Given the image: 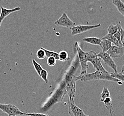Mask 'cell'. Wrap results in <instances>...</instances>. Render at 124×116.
<instances>
[{
  "mask_svg": "<svg viewBox=\"0 0 124 116\" xmlns=\"http://www.w3.org/2000/svg\"><path fill=\"white\" fill-rule=\"evenodd\" d=\"M108 34L114 35L118 31V27L116 25H114L111 24L108 27Z\"/></svg>",
  "mask_w": 124,
  "mask_h": 116,
  "instance_id": "d6986e66",
  "label": "cell"
},
{
  "mask_svg": "<svg viewBox=\"0 0 124 116\" xmlns=\"http://www.w3.org/2000/svg\"><path fill=\"white\" fill-rule=\"evenodd\" d=\"M56 60L54 57H49L47 59V63L50 66H54L56 63Z\"/></svg>",
  "mask_w": 124,
  "mask_h": 116,
  "instance_id": "484cf974",
  "label": "cell"
},
{
  "mask_svg": "<svg viewBox=\"0 0 124 116\" xmlns=\"http://www.w3.org/2000/svg\"><path fill=\"white\" fill-rule=\"evenodd\" d=\"M108 54H109L112 58H117L123 56L124 54V46L119 47L116 46H113L107 51Z\"/></svg>",
  "mask_w": 124,
  "mask_h": 116,
  "instance_id": "30bf717a",
  "label": "cell"
},
{
  "mask_svg": "<svg viewBox=\"0 0 124 116\" xmlns=\"http://www.w3.org/2000/svg\"><path fill=\"white\" fill-rule=\"evenodd\" d=\"M110 92L108 90V88L106 87H104L102 91L101 95V101L102 102H103L105 99L108 97H110Z\"/></svg>",
  "mask_w": 124,
  "mask_h": 116,
  "instance_id": "ac0fdd59",
  "label": "cell"
},
{
  "mask_svg": "<svg viewBox=\"0 0 124 116\" xmlns=\"http://www.w3.org/2000/svg\"><path fill=\"white\" fill-rule=\"evenodd\" d=\"M103 102L104 103V105L106 108L109 111V113L111 116H113V114L114 113V109L113 107V101L111 97H108L105 99Z\"/></svg>",
  "mask_w": 124,
  "mask_h": 116,
  "instance_id": "7c38bea8",
  "label": "cell"
},
{
  "mask_svg": "<svg viewBox=\"0 0 124 116\" xmlns=\"http://www.w3.org/2000/svg\"><path fill=\"white\" fill-rule=\"evenodd\" d=\"M0 110L6 113L8 116L26 115V113H23L14 105L10 104H0Z\"/></svg>",
  "mask_w": 124,
  "mask_h": 116,
  "instance_id": "5b68a950",
  "label": "cell"
},
{
  "mask_svg": "<svg viewBox=\"0 0 124 116\" xmlns=\"http://www.w3.org/2000/svg\"><path fill=\"white\" fill-rule=\"evenodd\" d=\"M79 79L82 81L87 82L94 80H105L110 81L118 83L120 80L111 76V72H109L105 69L104 70H96L95 72L92 73H87L85 75H79Z\"/></svg>",
  "mask_w": 124,
  "mask_h": 116,
  "instance_id": "6da1fadb",
  "label": "cell"
},
{
  "mask_svg": "<svg viewBox=\"0 0 124 116\" xmlns=\"http://www.w3.org/2000/svg\"><path fill=\"white\" fill-rule=\"evenodd\" d=\"M0 27L1 26V24L3 20L5 19L8 15L11 13H14L15 12L21 10V8L19 7H17L14 8V9H7L3 7L2 6L0 7Z\"/></svg>",
  "mask_w": 124,
  "mask_h": 116,
  "instance_id": "8fae6325",
  "label": "cell"
},
{
  "mask_svg": "<svg viewBox=\"0 0 124 116\" xmlns=\"http://www.w3.org/2000/svg\"><path fill=\"white\" fill-rule=\"evenodd\" d=\"M68 113L70 116H89L85 113L82 109L77 106L74 99H68Z\"/></svg>",
  "mask_w": 124,
  "mask_h": 116,
  "instance_id": "8992f818",
  "label": "cell"
},
{
  "mask_svg": "<svg viewBox=\"0 0 124 116\" xmlns=\"http://www.w3.org/2000/svg\"><path fill=\"white\" fill-rule=\"evenodd\" d=\"M101 26V24H99L97 25H92V26L78 25L77 26H74L70 29L71 31V34L72 35H75L76 34H81L82 33L90 31L91 30L99 28Z\"/></svg>",
  "mask_w": 124,
  "mask_h": 116,
  "instance_id": "9c48e42d",
  "label": "cell"
},
{
  "mask_svg": "<svg viewBox=\"0 0 124 116\" xmlns=\"http://www.w3.org/2000/svg\"><path fill=\"white\" fill-rule=\"evenodd\" d=\"M36 55L38 59L42 60L46 57L45 52L41 48H40V49L37 51Z\"/></svg>",
  "mask_w": 124,
  "mask_h": 116,
  "instance_id": "cb8c5ba5",
  "label": "cell"
},
{
  "mask_svg": "<svg viewBox=\"0 0 124 116\" xmlns=\"http://www.w3.org/2000/svg\"><path fill=\"white\" fill-rule=\"evenodd\" d=\"M67 94L66 90V85L62 88L58 89L42 105L41 108V111L42 113H46L51 108L53 105L57 103L61 102L63 99L65 94Z\"/></svg>",
  "mask_w": 124,
  "mask_h": 116,
  "instance_id": "7a4b0ae2",
  "label": "cell"
},
{
  "mask_svg": "<svg viewBox=\"0 0 124 116\" xmlns=\"http://www.w3.org/2000/svg\"><path fill=\"white\" fill-rule=\"evenodd\" d=\"M59 60L61 61H66L69 59L68 54L64 51H61L59 53Z\"/></svg>",
  "mask_w": 124,
  "mask_h": 116,
  "instance_id": "ffe728a7",
  "label": "cell"
},
{
  "mask_svg": "<svg viewBox=\"0 0 124 116\" xmlns=\"http://www.w3.org/2000/svg\"><path fill=\"white\" fill-rule=\"evenodd\" d=\"M41 48L45 52L46 57L47 58L49 57H54L56 60H59V53L54 51H49L43 47H41Z\"/></svg>",
  "mask_w": 124,
  "mask_h": 116,
  "instance_id": "e0dca14e",
  "label": "cell"
},
{
  "mask_svg": "<svg viewBox=\"0 0 124 116\" xmlns=\"http://www.w3.org/2000/svg\"><path fill=\"white\" fill-rule=\"evenodd\" d=\"M101 39L108 40L111 43H113L115 44V46L121 47L119 45V44L117 40L116 39V38L113 35H111V34H108L105 36H104V37H103V38H102Z\"/></svg>",
  "mask_w": 124,
  "mask_h": 116,
  "instance_id": "2e32d148",
  "label": "cell"
},
{
  "mask_svg": "<svg viewBox=\"0 0 124 116\" xmlns=\"http://www.w3.org/2000/svg\"><path fill=\"white\" fill-rule=\"evenodd\" d=\"M119 85H121L122 84V82L121 81H119L118 83H117Z\"/></svg>",
  "mask_w": 124,
  "mask_h": 116,
  "instance_id": "f1b7e54d",
  "label": "cell"
},
{
  "mask_svg": "<svg viewBox=\"0 0 124 116\" xmlns=\"http://www.w3.org/2000/svg\"><path fill=\"white\" fill-rule=\"evenodd\" d=\"M26 116H49L47 114H45L44 113H26Z\"/></svg>",
  "mask_w": 124,
  "mask_h": 116,
  "instance_id": "4316f807",
  "label": "cell"
},
{
  "mask_svg": "<svg viewBox=\"0 0 124 116\" xmlns=\"http://www.w3.org/2000/svg\"><path fill=\"white\" fill-rule=\"evenodd\" d=\"M111 75L113 78L118 79L122 82H124V74L122 73H111Z\"/></svg>",
  "mask_w": 124,
  "mask_h": 116,
  "instance_id": "603a6c76",
  "label": "cell"
},
{
  "mask_svg": "<svg viewBox=\"0 0 124 116\" xmlns=\"http://www.w3.org/2000/svg\"><path fill=\"white\" fill-rule=\"evenodd\" d=\"M116 25L118 27L119 31L120 33V36H121V42L122 43L123 46H124V29L122 28L121 25V23L120 21L118 24H116Z\"/></svg>",
  "mask_w": 124,
  "mask_h": 116,
  "instance_id": "7402d4cb",
  "label": "cell"
},
{
  "mask_svg": "<svg viewBox=\"0 0 124 116\" xmlns=\"http://www.w3.org/2000/svg\"><path fill=\"white\" fill-rule=\"evenodd\" d=\"M124 72V64L122 66V68H121V73H123Z\"/></svg>",
  "mask_w": 124,
  "mask_h": 116,
  "instance_id": "83f0119b",
  "label": "cell"
},
{
  "mask_svg": "<svg viewBox=\"0 0 124 116\" xmlns=\"http://www.w3.org/2000/svg\"><path fill=\"white\" fill-rule=\"evenodd\" d=\"M79 80L78 77L72 74L68 73L65 77L66 90L68 94V99H74L76 93V82Z\"/></svg>",
  "mask_w": 124,
  "mask_h": 116,
  "instance_id": "3957f363",
  "label": "cell"
},
{
  "mask_svg": "<svg viewBox=\"0 0 124 116\" xmlns=\"http://www.w3.org/2000/svg\"><path fill=\"white\" fill-rule=\"evenodd\" d=\"M32 62H33V64L34 66V68H35L36 71H37V73L39 75L40 77L41 72L43 69L42 66L38 62H37L35 60H34V59L33 60Z\"/></svg>",
  "mask_w": 124,
  "mask_h": 116,
  "instance_id": "44dd1931",
  "label": "cell"
},
{
  "mask_svg": "<svg viewBox=\"0 0 124 116\" xmlns=\"http://www.w3.org/2000/svg\"><path fill=\"white\" fill-rule=\"evenodd\" d=\"M83 41L86 43L95 45H100L101 41V39L96 37H88L83 39Z\"/></svg>",
  "mask_w": 124,
  "mask_h": 116,
  "instance_id": "5bb4252c",
  "label": "cell"
},
{
  "mask_svg": "<svg viewBox=\"0 0 124 116\" xmlns=\"http://www.w3.org/2000/svg\"><path fill=\"white\" fill-rule=\"evenodd\" d=\"M75 46L76 47L78 52L79 62L81 66V72L80 75H85L87 73V69L88 67V65L87 64V52L83 51L82 49L79 46L78 42L75 43Z\"/></svg>",
  "mask_w": 124,
  "mask_h": 116,
  "instance_id": "277c9868",
  "label": "cell"
},
{
  "mask_svg": "<svg viewBox=\"0 0 124 116\" xmlns=\"http://www.w3.org/2000/svg\"><path fill=\"white\" fill-rule=\"evenodd\" d=\"M54 24L57 26L65 27L71 29L76 26V24L70 20L65 12H63L62 16L54 22Z\"/></svg>",
  "mask_w": 124,
  "mask_h": 116,
  "instance_id": "52a82bcc",
  "label": "cell"
},
{
  "mask_svg": "<svg viewBox=\"0 0 124 116\" xmlns=\"http://www.w3.org/2000/svg\"><path fill=\"white\" fill-rule=\"evenodd\" d=\"M112 3L124 17V3L121 0H113Z\"/></svg>",
  "mask_w": 124,
  "mask_h": 116,
  "instance_id": "9a60e30c",
  "label": "cell"
},
{
  "mask_svg": "<svg viewBox=\"0 0 124 116\" xmlns=\"http://www.w3.org/2000/svg\"><path fill=\"white\" fill-rule=\"evenodd\" d=\"M98 56L101 58V60L104 61L106 65L113 69L114 71V73H118L116 63L113 60V58L109 55V54H108L106 52H104L102 51L98 54Z\"/></svg>",
  "mask_w": 124,
  "mask_h": 116,
  "instance_id": "ba28073f",
  "label": "cell"
},
{
  "mask_svg": "<svg viewBox=\"0 0 124 116\" xmlns=\"http://www.w3.org/2000/svg\"><path fill=\"white\" fill-rule=\"evenodd\" d=\"M100 46L101 48L102 51L106 53L112 46V43L107 39H101Z\"/></svg>",
  "mask_w": 124,
  "mask_h": 116,
  "instance_id": "4fadbf2b",
  "label": "cell"
},
{
  "mask_svg": "<svg viewBox=\"0 0 124 116\" xmlns=\"http://www.w3.org/2000/svg\"></svg>",
  "mask_w": 124,
  "mask_h": 116,
  "instance_id": "f546056e",
  "label": "cell"
},
{
  "mask_svg": "<svg viewBox=\"0 0 124 116\" xmlns=\"http://www.w3.org/2000/svg\"><path fill=\"white\" fill-rule=\"evenodd\" d=\"M47 76L48 73L47 71L44 69H42V71L41 72L40 77L42 78L43 80L45 81L46 83H47L48 81V79H47Z\"/></svg>",
  "mask_w": 124,
  "mask_h": 116,
  "instance_id": "d4e9b609",
  "label": "cell"
}]
</instances>
